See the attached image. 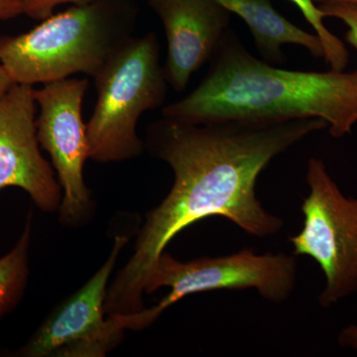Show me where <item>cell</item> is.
I'll return each instance as SVG.
<instances>
[{"instance_id":"cell-4","label":"cell","mask_w":357,"mask_h":357,"mask_svg":"<svg viewBox=\"0 0 357 357\" xmlns=\"http://www.w3.org/2000/svg\"><path fill=\"white\" fill-rule=\"evenodd\" d=\"M98 100L88 123L89 158L121 162L142 153L136 132L141 115L164 105L168 82L155 32L131 37L95 77Z\"/></svg>"},{"instance_id":"cell-14","label":"cell","mask_w":357,"mask_h":357,"mask_svg":"<svg viewBox=\"0 0 357 357\" xmlns=\"http://www.w3.org/2000/svg\"><path fill=\"white\" fill-rule=\"evenodd\" d=\"M318 6L326 17L335 18L347 25L345 39L357 51V3H330Z\"/></svg>"},{"instance_id":"cell-7","label":"cell","mask_w":357,"mask_h":357,"mask_svg":"<svg viewBox=\"0 0 357 357\" xmlns=\"http://www.w3.org/2000/svg\"><path fill=\"white\" fill-rule=\"evenodd\" d=\"M88 88V79L67 77L34 89L39 107L37 138L50 154L58 174L64 191L60 218L68 223H76L86 217L91 206V192L83 176L84 163L89 158L86 124L82 114Z\"/></svg>"},{"instance_id":"cell-12","label":"cell","mask_w":357,"mask_h":357,"mask_svg":"<svg viewBox=\"0 0 357 357\" xmlns=\"http://www.w3.org/2000/svg\"><path fill=\"white\" fill-rule=\"evenodd\" d=\"M31 213L14 248L0 258V319L13 312L24 295L29 275Z\"/></svg>"},{"instance_id":"cell-13","label":"cell","mask_w":357,"mask_h":357,"mask_svg":"<svg viewBox=\"0 0 357 357\" xmlns=\"http://www.w3.org/2000/svg\"><path fill=\"white\" fill-rule=\"evenodd\" d=\"M293 2L305 20L314 30V34L321 39L325 51V61L330 65L331 69L344 70L349 63V54L344 42L333 34L324 23L325 13L314 3V0H290Z\"/></svg>"},{"instance_id":"cell-5","label":"cell","mask_w":357,"mask_h":357,"mask_svg":"<svg viewBox=\"0 0 357 357\" xmlns=\"http://www.w3.org/2000/svg\"><path fill=\"white\" fill-rule=\"evenodd\" d=\"M295 256L252 249L220 257H201L181 262L164 251L148 274L145 292L170 289L156 306L130 314H114L124 330H144L171 306L192 294L211 291H243L255 289L260 297L282 304L290 299L297 284Z\"/></svg>"},{"instance_id":"cell-1","label":"cell","mask_w":357,"mask_h":357,"mask_svg":"<svg viewBox=\"0 0 357 357\" xmlns=\"http://www.w3.org/2000/svg\"><path fill=\"white\" fill-rule=\"evenodd\" d=\"M326 128V122L318 119L191 124L163 116L153 122L147 129V147L172 169V189L148 213L132 257L107 291L105 312L144 309L150 270L174 237L195 222L220 217L250 236L278 234L284 222L257 198L258 177L272 160Z\"/></svg>"},{"instance_id":"cell-15","label":"cell","mask_w":357,"mask_h":357,"mask_svg":"<svg viewBox=\"0 0 357 357\" xmlns=\"http://www.w3.org/2000/svg\"><path fill=\"white\" fill-rule=\"evenodd\" d=\"M96 0H21L23 13L33 20H44L53 15L55 7L61 4L73 3L74 6L91 3Z\"/></svg>"},{"instance_id":"cell-10","label":"cell","mask_w":357,"mask_h":357,"mask_svg":"<svg viewBox=\"0 0 357 357\" xmlns=\"http://www.w3.org/2000/svg\"><path fill=\"white\" fill-rule=\"evenodd\" d=\"M149 4L165 31L167 82L181 93L210 62L229 28L231 13L215 0H149Z\"/></svg>"},{"instance_id":"cell-18","label":"cell","mask_w":357,"mask_h":357,"mask_svg":"<svg viewBox=\"0 0 357 357\" xmlns=\"http://www.w3.org/2000/svg\"><path fill=\"white\" fill-rule=\"evenodd\" d=\"M13 79L8 76L6 69L0 64V100L8 93L9 89L14 86Z\"/></svg>"},{"instance_id":"cell-2","label":"cell","mask_w":357,"mask_h":357,"mask_svg":"<svg viewBox=\"0 0 357 357\" xmlns=\"http://www.w3.org/2000/svg\"><path fill=\"white\" fill-rule=\"evenodd\" d=\"M162 112L191 124L318 119L342 138L357 123V70L282 69L255 57L229 28L199 86Z\"/></svg>"},{"instance_id":"cell-9","label":"cell","mask_w":357,"mask_h":357,"mask_svg":"<svg viewBox=\"0 0 357 357\" xmlns=\"http://www.w3.org/2000/svg\"><path fill=\"white\" fill-rule=\"evenodd\" d=\"M36 109L31 86L15 84L0 100V190L20 188L53 213L62 202L61 185L39 150Z\"/></svg>"},{"instance_id":"cell-8","label":"cell","mask_w":357,"mask_h":357,"mask_svg":"<svg viewBox=\"0 0 357 357\" xmlns=\"http://www.w3.org/2000/svg\"><path fill=\"white\" fill-rule=\"evenodd\" d=\"M126 236L115 237L109 259L70 299L56 310L14 356H103L119 344L124 330L114 316L103 319L107 283Z\"/></svg>"},{"instance_id":"cell-6","label":"cell","mask_w":357,"mask_h":357,"mask_svg":"<svg viewBox=\"0 0 357 357\" xmlns=\"http://www.w3.org/2000/svg\"><path fill=\"white\" fill-rule=\"evenodd\" d=\"M309 194L302 229L289 238L295 256H309L325 276L319 306L331 307L357 293V196L347 197L323 160L307 162Z\"/></svg>"},{"instance_id":"cell-19","label":"cell","mask_w":357,"mask_h":357,"mask_svg":"<svg viewBox=\"0 0 357 357\" xmlns=\"http://www.w3.org/2000/svg\"><path fill=\"white\" fill-rule=\"evenodd\" d=\"M317 6L330 3H357V0H314Z\"/></svg>"},{"instance_id":"cell-11","label":"cell","mask_w":357,"mask_h":357,"mask_svg":"<svg viewBox=\"0 0 357 357\" xmlns=\"http://www.w3.org/2000/svg\"><path fill=\"white\" fill-rule=\"evenodd\" d=\"M215 1L246 23L255 39L258 53L265 62L275 66L283 65L286 62V56L282 47L288 44L304 47L314 58H325L321 39L281 15L272 6L271 0Z\"/></svg>"},{"instance_id":"cell-17","label":"cell","mask_w":357,"mask_h":357,"mask_svg":"<svg viewBox=\"0 0 357 357\" xmlns=\"http://www.w3.org/2000/svg\"><path fill=\"white\" fill-rule=\"evenodd\" d=\"M340 347L354 349L357 352V325H351L342 328L337 335Z\"/></svg>"},{"instance_id":"cell-3","label":"cell","mask_w":357,"mask_h":357,"mask_svg":"<svg viewBox=\"0 0 357 357\" xmlns=\"http://www.w3.org/2000/svg\"><path fill=\"white\" fill-rule=\"evenodd\" d=\"M134 27L133 16L109 0L74 6L30 31L0 37V64L14 84L25 86L76 74L95 77Z\"/></svg>"},{"instance_id":"cell-16","label":"cell","mask_w":357,"mask_h":357,"mask_svg":"<svg viewBox=\"0 0 357 357\" xmlns=\"http://www.w3.org/2000/svg\"><path fill=\"white\" fill-rule=\"evenodd\" d=\"M23 13L21 0H0V20H13Z\"/></svg>"}]
</instances>
